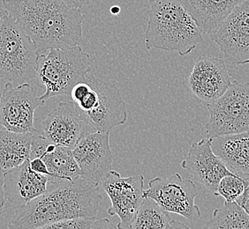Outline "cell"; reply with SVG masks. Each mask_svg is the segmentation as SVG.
Returning a JSON list of instances; mask_svg holds the SVG:
<instances>
[{
    "label": "cell",
    "instance_id": "1",
    "mask_svg": "<svg viewBox=\"0 0 249 229\" xmlns=\"http://www.w3.org/2000/svg\"><path fill=\"white\" fill-rule=\"evenodd\" d=\"M102 199L99 184L85 177L49 181L42 195L17 207L8 228L44 229L60 220L95 218Z\"/></svg>",
    "mask_w": 249,
    "mask_h": 229
},
{
    "label": "cell",
    "instance_id": "2",
    "mask_svg": "<svg viewBox=\"0 0 249 229\" xmlns=\"http://www.w3.org/2000/svg\"><path fill=\"white\" fill-rule=\"evenodd\" d=\"M5 5L39 54L80 44L83 15L79 8L62 0H5Z\"/></svg>",
    "mask_w": 249,
    "mask_h": 229
},
{
    "label": "cell",
    "instance_id": "3",
    "mask_svg": "<svg viewBox=\"0 0 249 229\" xmlns=\"http://www.w3.org/2000/svg\"><path fill=\"white\" fill-rule=\"evenodd\" d=\"M147 49H158L186 56L203 42L196 21L178 0H157L149 11Z\"/></svg>",
    "mask_w": 249,
    "mask_h": 229
},
{
    "label": "cell",
    "instance_id": "4",
    "mask_svg": "<svg viewBox=\"0 0 249 229\" xmlns=\"http://www.w3.org/2000/svg\"><path fill=\"white\" fill-rule=\"evenodd\" d=\"M90 71V57L80 44L40 54L36 79L45 88L40 98L46 101L53 97L70 95L76 84L86 82Z\"/></svg>",
    "mask_w": 249,
    "mask_h": 229
},
{
    "label": "cell",
    "instance_id": "5",
    "mask_svg": "<svg viewBox=\"0 0 249 229\" xmlns=\"http://www.w3.org/2000/svg\"><path fill=\"white\" fill-rule=\"evenodd\" d=\"M39 56L36 44L15 18L5 16L0 22V77L17 85L36 79Z\"/></svg>",
    "mask_w": 249,
    "mask_h": 229
},
{
    "label": "cell",
    "instance_id": "6",
    "mask_svg": "<svg viewBox=\"0 0 249 229\" xmlns=\"http://www.w3.org/2000/svg\"><path fill=\"white\" fill-rule=\"evenodd\" d=\"M206 106L208 138L249 131V82L233 81L223 96Z\"/></svg>",
    "mask_w": 249,
    "mask_h": 229
},
{
    "label": "cell",
    "instance_id": "7",
    "mask_svg": "<svg viewBox=\"0 0 249 229\" xmlns=\"http://www.w3.org/2000/svg\"><path fill=\"white\" fill-rule=\"evenodd\" d=\"M144 196L150 197L163 210L180 215L190 221H197L201 217V210L196 204L198 191L196 183L184 179L179 174L168 177H156L149 182Z\"/></svg>",
    "mask_w": 249,
    "mask_h": 229
},
{
    "label": "cell",
    "instance_id": "8",
    "mask_svg": "<svg viewBox=\"0 0 249 229\" xmlns=\"http://www.w3.org/2000/svg\"><path fill=\"white\" fill-rule=\"evenodd\" d=\"M43 101L29 83L6 82L0 96V129L18 133L36 132L35 112Z\"/></svg>",
    "mask_w": 249,
    "mask_h": 229
},
{
    "label": "cell",
    "instance_id": "9",
    "mask_svg": "<svg viewBox=\"0 0 249 229\" xmlns=\"http://www.w3.org/2000/svg\"><path fill=\"white\" fill-rule=\"evenodd\" d=\"M100 184L111 202L108 214L120 219L117 228L130 229L145 197L144 177L142 175L122 177L120 173L110 170Z\"/></svg>",
    "mask_w": 249,
    "mask_h": 229
},
{
    "label": "cell",
    "instance_id": "10",
    "mask_svg": "<svg viewBox=\"0 0 249 229\" xmlns=\"http://www.w3.org/2000/svg\"><path fill=\"white\" fill-rule=\"evenodd\" d=\"M86 82L96 90L97 100L94 109L80 112L82 120L92 129L99 132H110L127 120L125 101L120 89L113 83L87 74Z\"/></svg>",
    "mask_w": 249,
    "mask_h": 229
},
{
    "label": "cell",
    "instance_id": "11",
    "mask_svg": "<svg viewBox=\"0 0 249 229\" xmlns=\"http://www.w3.org/2000/svg\"><path fill=\"white\" fill-rule=\"evenodd\" d=\"M225 59L237 65L249 64V0H244L210 33Z\"/></svg>",
    "mask_w": 249,
    "mask_h": 229
},
{
    "label": "cell",
    "instance_id": "12",
    "mask_svg": "<svg viewBox=\"0 0 249 229\" xmlns=\"http://www.w3.org/2000/svg\"><path fill=\"white\" fill-rule=\"evenodd\" d=\"M231 82L225 60L211 56L198 57L186 80L187 89L192 96L205 105L223 96Z\"/></svg>",
    "mask_w": 249,
    "mask_h": 229
},
{
    "label": "cell",
    "instance_id": "13",
    "mask_svg": "<svg viewBox=\"0 0 249 229\" xmlns=\"http://www.w3.org/2000/svg\"><path fill=\"white\" fill-rule=\"evenodd\" d=\"M72 151L82 177L89 181L100 184L102 179L111 170L113 156L110 132H83Z\"/></svg>",
    "mask_w": 249,
    "mask_h": 229
},
{
    "label": "cell",
    "instance_id": "14",
    "mask_svg": "<svg viewBox=\"0 0 249 229\" xmlns=\"http://www.w3.org/2000/svg\"><path fill=\"white\" fill-rule=\"evenodd\" d=\"M181 167L191 174L196 181L216 195L221 179L231 172L215 154L211 147V138L192 145ZM233 174V173H232Z\"/></svg>",
    "mask_w": 249,
    "mask_h": 229
},
{
    "label": "cell",
    "instance_id": "15",
    "mask_svg": "<svg viewBox=\"0 0 249 229\" xmlns=\"http://www.w3.org/2000/svg\"><path fill=\"white\" fill-rule=\"evenodd\" d=\"M40 124L41 135L50 142L72 149L82 137L85 123L74 102L62 101Z\"/></svg>",
    "mask_w": 249,
    "mask_h": 229
},
{
    "label": "cell",
    "instance_id": "16",
    "mask_svg": "<svg viewBox=\"0 0 249 229\" xmlns=\"http://www.w3.org/2000/svg\"><path fill=\"white\" fill-rule=\"evenodd\" d=\"M6 199L17 207L28 204L42 195L48 186L49 177L33 171L29 160L3 174Z\"/></svg>",
    "mask_w": 249,
    "mask_h": 229
},
{
    "label": "cell",
    "instance_id": "17",
    "mask_svg": "<svg viewBox=\"0 0 249 229\" xmlns=\"http://www.w3.org/2000/svg\"><path fill=\"white\" fill-rule=\"evenodd\" d=\"M211 147L231 173L249 181V131L211 138Z\"/></svg>",
    "mask_w": 249,
    "mask_h": 229
},
{
    "label": "cell",
    "instance_id": "18",
    "mask_svg": "<svg viewBox=\"0 0 249 229\" xmlns=\"http://www.w3.org/2000/svg\"><path fill=\"white\" fill-rule=\"evenodd\" d=\"M202 33H212L244 0H178Z\"/></svg>",
    "mask_w": 249,
    "mask_h": 229
},
{
    "label": "cell",
    "instance_id": "19",
    "mask_svg": "<svg viewBox=\"0 0 249 229\" xmlns=\"http://www.w3.org/2000/svg\"><path fill=\"white\" fill-rule=\"evenodd\" d=\"M33 134L0 129V172L2 174L29 160Z\"/></svg>",
    "mask_w": 249,
    "mask_h": 229
},
{
    "label": "cell",
    "instance_id": "20",
    "mask_svg": "<svg viewBox=\"0 0 249 229\" xmlns=\"http://www.w3.org/2000/svg\"><path fill=\"white\" fill-rule=\"evenodd\" d=\"M169 213L154 199L145 196L130 229H189L188 226L182 222L173 220Z\"/></svg>",
    "mask_w": 249,
    "mask_h": 229
},
{
    "label": "cell",
    "instance_id": "21",
    "mask_svg": "<svg viewBox=\"0 0 249 229\" xmlns=\"http://www.w3.org/2000/svg\"><path fill=\"white\" fill-rule=\"evenodd\" d=\"M41 158L44 161L50 173L49 181H72L82 177L81 168L71 148L57 145L53 151L44 153Z\"/></svg>",
    "mask_w": 249,
    "mask_h": 229
},
{
    "label": "cell",
    "instance_id": "22",
    "mask_svg": "<svg viewBox=\"0 0 249 229\" xmlns=\"http://www.w3.org/2000/svg\"><path fill=\"white\" fill-rule=\"evenodd\" d=\"M204 229H249V214L236 201L226 202L213 212Z\"/></svg>",
    "mask_w": 249,
    "mask_h": 229
},
{
    "label": "cell",
    "instance_id": "23",
    "mask_svg": "<svg viewBox=\"0 0 249 229\" xmlns=\"http://www.w3.org/2000/svg\"><path fill=\"white\" fill-rule=\"evenodd\" d=\"M118 229L117 225L110 223L108 219L96 220L95 218L78 217L60 220L46 226L43 229Z\"/></svg>",
    "mask_w": 249,
    "mask_h": 229
},
{
    "label": "cell",
    "instance_id": "24",
    "mask_svg": "<svg viewBox=\"0 0 249 229\" xmlns=\"http://www.w3.org/2000/svg\"><path fill=\"white\" fill-rule=\"evenodd\" d=\"M249 183V181L232 173L226 175L217 185L216 196H223L226 202L237 201L244 194Z\"/></svg>",
    "mask_w": 249,
    "mask_h": 229
},
{
    "label": "cell",
    "instance_id": "25",
    "mask_svg": "<svg viewBox=\"0 0 249 229\" xmlns=\"http://www.w3.org/2000/svg\"><path fill=\"white\" fill-rule=\"evenodd\" d=\"M29 165L33 171L42 175H45L49 177L50 173H49L48 168L42 158H34L29 160Z\"/></svg>",
    "mask_w": 249,
    "mask_h": 229
},
{
    "label": "cell",
    "instance_id": "26",
    "mask_svg": "<svg viewBox=\"0 0 249 229\" xmlns=\"http://www.w3.org/2000/svg\"><path fill=\"white\" fill-rule=\"evenodd\" d=\"M236 202H238L249 214V183L245 191L244 194L240 196V198Z\"/></svg>",
    "mask_w": 249,
    "mask_h": 229
},
{
    "label": "cell",
    "instance_id": "27",
    "mask_svg": "<svg viewBox=\"0 0 249 229\" xmlns=\"http://www.w3.org/2000/svg\"><path fill=\"white\" fill-rule=\"evenodd\" d=\"M62 1L69 6L81 9L82 6L88 5L91 0H62Z\"/></svg>",
    "mask_w": 249,
    "mask_h": 229
},
{
    "label": "cell",
    "instance_id": "28",
    "mask_svg": "<svg viewBox=\"0 0 249 229\" xmlns=\"http://www.w3.org/2000/svg\"><path fill=\"white\" fill-rule=\"evenodd\" d=\"M9 15L6 5H5V0H0V22L1 20L5 18V16Z\"/></svg>",
    "mask_w": 249,
    "mask_h": 229
},
{
    "label": "cell",
    "instance_id": "29",
    "mask_svg": "<svg viewBox=\"0 0 249 229\" xmlns=\"http://www.w3.org/2000/svg\"><path fill=\"white\" fill-rule=\"evenodd\" d=\"M5 191H4V187H3V182L0 181V209H2L5 205Z\"/></svg>",
    "mask_w": 249,
    "mask_h": 229
},
{
    "label": "cell",
    "instance_id": "30",
    "mask_svg": "<svg viewBox=\"0 0 249 229\" xmlns=\"http://www.w3.org/2000/svg\"><path fill=\"white\" fill-rule=\"evenodd\" d=\"M110 14H112V15H118L120 13V6H118V5H114V6H112L111 8H110Z\"/></svg>",
    "mask_w": 249,
    "mask_h": 229
}]
</instances>
